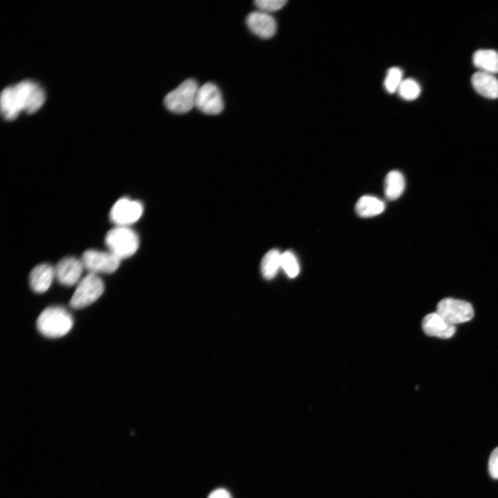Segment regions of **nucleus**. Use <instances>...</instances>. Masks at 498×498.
Returning a JSON list of instances; mask_svg holds the SVG:
<instances>
[{
	"label": "nucleus",
	"instance_id": "obj_24",
	"mask_svg": "<svg viewBox=\"0 0 498 498\" xmlns=\"http://www.w3.org/2000/svg\"><path fill=\"white\" fill-rule=\"evenodd\" d=\"M488 470L492 478L498 479V447L496 448L490 455Z\"/></svg>",
	"mask_w": 498,
	"mask_h": 498
},
{
	"label": "nucleus",
	"instance_id": "obj_4",
	"mask_svg": "<svg viewBox=\"0 0 498 498\" xmlns=\"http://www.w3.org/2000/svg\"><path fill=\"white\" fill-rule=\"evenodd\" d=\"M199 88L195 80H186L165 97L164 104L166 108L175 114L188 113L195 107Z\"/></svg>",
	"mask_w": 498,
	"mask_h": 498
},
{
	"label": "nucleus",
	"instance_id": "obj_19",
	"mask_svg": "<svg viewBox=\"0 0 498 498\" xmlns=\"http://www.w3.org/2000/svg\"><path fill=\"white\" fill-rule=\"evenodd\" d=\"M1 112L6 120H15L20 114L12 92V87L6 88L1 94Z\"/></svg>",
	"mask_w": 498,
	"mask_h": 498
},
{
	"label": "nucleus",
	"instance_id": "obj_23",
	"mask_svg": "<svg viewBox=\"0 0 498 498\" xmlns=\"http://www.w3.org/2000/svg\"><path fill=\"white\" fill-rule=\"evenodd\" d=\"M287 3L286 0H257L255 2L259 11L268 14L281 10Z\"/></svg>",
	"mask_w": 498,
	"mask_h": 498
},
{
	"label": "nucleus",
	"instance_id": "obj_21",
	"mask_svg": "<svg viewBox=\"0 0 498 498\" xmlns=\"http://www.w3.org/2000/svg\"><path fill=\"white\" fill-rule=\"evenodd\" d=\"M421 92L419 84L411 79L404 80L398 90L399 96L406 101L417 99L420 96Z\"/></svg>",
	"mask_w": 498,
	"mask_h": 498
},
{
	"label": "nucleus",
	"instance_id": "obj_9",
	"mask_svg": "<svg viewBox=\"0 0 498 498\" xmlns=\"http://www.w3.org/2000/svg\"><path fill=\"white\" fill-rule=\"evenodd\" d=\"M221 91L212 83H206L198 90L195 107L207 115H217L223 109Z\"/></svg>",
	"mask_w": 498,
	"mask_h": 498
},
{
	"label": "nucleus",
	"instance_id": "obj_16",
	"mask_svg": "<svg viewBox=\"0 0 498 498\" xmlns=\"http://www.w3.org/2000/svg\"><path fill=\"white\" fill-rule=\"evenodd\" d=\"M355 209L360 217H371L381 214L386 209V204L376 197L366 195L359 199Z\"/></svg>",
	"mask_w": 498,
	"mask_h": 498
},
{
	"label": "nucleus",
	"instance_id": "obj_2",
	"mask_svg": "<svg viewBox=\"0 0 498 498\" xmlns=\"http://www.w3.org/2000/svg\"><path fill=\"white\" fill-rule=\"evenodd\" d=\"M109 252L121 260L135 255L139 246L138 235L128 226H116L106 236Z\"/></svg>",
	"mask_w": 498,
	"mask_h": 498
},
{
	"label": "nucleus",
	"instance_id": "obj_10",
	"mask_svg": "<svg viewBox=\"0 0 498 498\" xmlns=\"http://www.w3.org/2000/svg\"><path fill=\"white\" fill-rule=\"evenodd\" d=\"M246 22L253 34L263 39L272 38L277 31L275 19L270 14L259 10L249 14Z\"/></svg>",
	"mask_w": 498,
	"mask_h": 498
},
{
	"label": "nucleus",
	"instance_id": "obj_1",
	"mask_svg": "<svg viewBox=\"0 0 498 498\" xmlns=\"http://www.w3.org/2000/svg\"><path fill=\"white\" fill-rule=\"evenodd\" d=\"M37 328L44 337L51 339L61 338L73 328L72 315L62 307H50L39 316Z\"/></svg>",
	"mask_w": 498,
	"mask_h": 498
},
{
	"label": "nucleus",
	"instance_id": "obj_13",
	"mask_svg": "<svg viewBox=\"0 0 498 498\" xmlns=\"http://www.w3.org/2000/svg\"><path fill=\"white\" fill-rule=\"evenodd\" d=\"M55 277V268L52 266L39 265L30 274V287L37 294L46 293L50 288Z\"/></svg>",
	"mask_w": 498,
	"mask_h": 498
},
{
	"label": "nucleus",
	"instance_id": "obj_6",
	"mask_svg": "<svg viewBox=\"0 0 498 498\" xmlns=\"http://www.w3.org/2000/svg\"><path fill=\"white\" fill-rule=\"evenodd\" d=\"M437 313L455 326L471 321L475 315L470 303L450 298L444 299L438 303Z\"/></svg>",
	"mask_w": 498,
	"mask_h": 498
},
{
	"label": "nucleus",
	"instance_id": "obj_12",
	"mask_svg": "<svg viewBox=\"0 0 498 498\" xmlns=\"http://www.w3.org/2000/svg\"><path fill=\"white\" fill-rule=\"evenodd\" d=\"M422 329L429 337L444 339L451 338L456 332L455 326L447 323L437 312L429 314L424 317Z\"/></svg>",
	"mask_w": 498,
	"mask_h": 498
},
{
	"label": "nucleus",
	"instance_id": "obj_18",
	"mask_svg": "<svg viewBox=\"0 0 498 498\" xmlns=\"http://www.w3.org/2000/svg\"><path fill=\"white\" fill-rule=\"evenodd\" d=\"M281 257L282 254L277 249H273L265 255L261 263V272L265 279L272 280L276 277L281 268Z\"/></svg>",
	"mask_w": 498,
	"mask_h": 498
},
{
	"label": "nucleus",
	"instance_id": "obj_14",
	"mask_svg": "<svg viewBox=\"0 0 498 498\" xmlns=\"http://www.w3.org/2000/svg\"><path fill=\"white\" fill-rule=\"evenodd\" d=\"M471 83L475 90L482 97L490 99L498 98V79L494 74L476 72L471 78Z\"/></svg>",
	"mask_w": 498,
	"mask_h": 498
},
{
	"label": "nucleus",
	"instance_id": "obj_17",
	"mask_svg": "<svg viewBox=\"0 0 498 498\" xmlns=\"http://www.w3.org/2000/svg\"><path fill=\"white\" fill-rule=\"evenodd\" d=\"M384 183L385 195L389 200L399 198L405 190V178L399 171H390L386 175Z\"/></svg>",
	"mask_w": 498,
	"mask_h": 498
},
{
	"label": "nucleus",
	"instance_id": "obj_3",
	"mask_svg": "<svg viewBox=\"0 0 498 498\" xmlns=\"http://www.w3.org/2000/svg\"><path fill=\"white\" fill-rule=\"evenodd\" d=\"M13 97L20 112L33 114L44 104L46 95L44 90L37 83L24 81L12 86Z\"/></svg>",
	"mask_w": 498,
	"mask_h": 498
},
{
	"label": "nucleus",
	"instance_id": "obj_5",
	"mask_svg": "<svg viewBox=\"0 0 498 498\" xmlns=\"http://www.w3.org/2000/svg\"><path fill=\"white\" fill-rule=\"evenodd\" d=\"M104 291L102 279L97 275L89 274L77 284L70 307L76 310L87 308L99 299Z\"/></svg>",
	"mask_w": 498,
	"mask_h": 498
},
{
	"label": "nucleus",
	"instance_id": "obj_7",
	"mask_svg": "<svg viewBox=\"0 0 498 498\" xmlns=\"http://www.w3.org/2000/svg\"><path fill=\"white\" fill-rule=\"evenodd\" d=\"M81 261L84 268L90 274L98 275L99 274H112L120 266L121 259L111 252H104L97 250L86 251Z\"/></svg>",
	"mask_w": 498,
	"mask_h": 498
},
{
	"label": "nucleus",
	"instance_id": "obj_11",
	"mask_svg": "<svg viewBox=\"0 0 498 498\" xmlns=\"http://www.w3.org/2000/svg\"><path fill=\"white\" fill-rule=\"evenodd\" d=\"M84 269L81 260L68 257L61 260L55 268L56 278L61 284L72 287L80 282Z\"/></svg>",
	"mask_w": 498,
	"mask_h": 498
},
{
	"label": "nucleus",
	"instance_id": "obj_25",
	"mask_svg": "<svg viewBox=\"0 0 498 498\" xmlns=\"http://www.w3.org/2000/svg\"><path fill=\"white\" fill-rule=\"evenodd\" d=\"M208 498H232L230 492L224 488H217L212 491Z\"/></svg>",
	"mask_w": 498,
	"mask_h": 498
},
{
	"label": "nucleus",
	"instance_id": "obj_15",
	"mask_svg": "<svg viewBox=\"0 0 498 498\" xmlns=\"http://www.w3.org/2000/svg\"><path fill=\"white\" fill-rule=\"evenodd\" d=\"M472 63L479 72L494 75L498 73V53L495 50H477L472 56Z\"/></svg>",
	"mask_w": 498,
	"mask_h": 498
},
{
	"label": "nucleus",
	"instance_id": "obj_22",
	"mask_svg": "<svg viewBox=\"0 0 498 498\" xmlns=\"http://www.w3.org/2000/svg\"><path fill=\"white\" fill-rule=\"evenodd\" d=\"M403 72L399 68H390L384 81L386 90L390 94L398 92V90L403 82Z\"/></svg>",
	"mask_w": 498,
	"mask_h": 498
},
{
	"label": "nucleus",
	"instance_id": "obj_8",
	"mask_svg": "<svg viewBox=\"0 0 498 498\" xmlns=\"http://www.w3.org/2000/svg\"><path fill=\"white\" fill-rule=\"evenodd\" d=\"M143 206L138 201L128 198L119 199L110 211V219L116 226H128L137 221L142 216Z\"/></svg>",
	"mask_w": 498,
	"mask_h": 498
},
{
	"label": "nucleus",
	"instance_id": "obj_20",
	"mask_svg": "<svg viewBox=\"0 0 498 498\" xmlns=\"http://www.w3.org/2000/svg\"><path fill=\"white\" fill-rule=\"evenodd\" d=\"M281 269L286 275L291 279H295L300 273V265L296 255L291 251L282 254Z\"/></svg>",
	"mask_w": 498,
	"mask_h": 498
}]
</instances>
